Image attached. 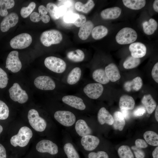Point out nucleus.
Returning a JSON list of instances; mask_svg holds the SVG:
<instances>
[{"instance_id":"obj_26","label":"nucleus","mask_w":158,"mask_h":158,"mask_svg":"<svg viewBox=\"0 0 158 158\" xmlns=\"http://www.w3.org/2000/svg\"><path fill=\"white\" fill-rule=\"evenodd\" d=\"M92 77L95 81L102 85L107 84L110 81L105 73L104 69L102 68L94 70L92 72Z\"/></svg>"},{"instance_id":"obj_10","label":"nucleus","mask_w":158,"mask_h":158,"mask_svg":"<svg viewBox=\"0 0 158 158\" xmlns=\"http://www.w3.org/2000/svg\"><path fill=\"white\" fill-rule=\"evenodd\" d=\"M22 67L18 57V52L17 51H11L6 59V68L12 72L16 73L20 70Z\"/></svg>"},{"instance_id":"obj_12","label":"nucleus","mask_w":158,"mask_h":158,"mask_svg":"<svg viewBox=\"0 0 158 158\" xmlns=\"http://www.w3.org/2000/svg\"><path fill=\"white\" fill-rule=\"evenodd\" d=\"M61 100L65 104L76 109L83 111L86 108L83 100L77 96L65 95L62 97Z\"/></svg>"},{"instance_id":"obj_13","label":"nucleus","mask_w":158,"mask_h":158,"mask_svg":"<svg viewBox=\"0 0 158 158\" xmlns=\"http://www.w3.org/2000/svg\"><path fill=\"white\" fill-rule=\"evenodd\" d=\"M37 150L40 153H47L51 155L56 154L58 152L57 145L52 141L47 140L40 141L36 145Z\"/></svg>"},{"instance_id":"obj_29","label":"nucleus","mask_w":158,"mask_h":158,"mask_svg":"<svg viewBox=\"0 0 158 158\" xmlns=\"http://www.w3.org/2000/svg\"><path fill=\"white\" fill-rule=\"evenodd\" d=\"M66 56L69 60L72 62H80L83 61L85 55L82 50L77 49L68 52Z\"/></svg>"},{"instance_id":"obj_50","label":"nucleus","mask_w":158,"mask_h":158,"mask_svg":"<svg viewBox=\"0 0 158 158\" xmlns=\"http://www.w3.org/2000/svg\"><path fill=\"white\" fill-rule=\"evenodd\" d=\"M67 11V8L65 6H61L58 7V13L60 17L64 15Z\"/></svg>"},{"instance_id":"obj_49","label":"nucleus","mask_w":158,"mask_h":158,"mask_svg":"<svg viewBox=\"0 0 158 158\" xmlns=\"http://www.w3.org/2000/svg\"><path fill=\"white\" fill-rule=\"evenodd\" d=\"M135 146L139 148H145L147 147L148 145L146 142L144 140L138 139L135 142Z\"/></svg>"},{"instance_id":"obj_35","label":"nucleus","mask_w":158,"mask_h":158,"mask_svg":"<svg viewBox=\"0 0 158 158\" xmlns=\"http://www.w3.org/2000/svg\"><path fill=\"white\" fill-rule=\"evenodd\" d=\"M63 150L68 158H80L79 154L71 143H66L63 146Z\"/></svg>"},{"instance_id":"obj_45","label":"nucleus","mask_w":158,"mask_h":158,"mask_svg":"<svg viewBox=\"0 0 158 158\" xmlns=\"http://www.w3.org/2000/svg\"><path fill=\"white\" fill-rule=\"evenodd\" d=\"M146 112L145 108L140 106L137 107L133 111V114L135 117H139L143 116Z\"/></svg>"},{"instance_id":"obj_46","label":"nucleus","mask_w":158,"mask_h":158,"mask_svg":"<svg viewBox=\"0 0 158 158\" xmlns=\"http://www.w3.org/2000/svg\"><path fill=\"white\" fill-rule=\"evenodd\" d=\"M86 18L85 16L83 15H79L78 18L73 23L78 27H80L86 22Z\"/></svg>"},{"instance_id":"obj_20","label":"nucleus","mask_w":158,"mask_h":158,"mask_svg":"<svg viewBox=\"0 0 158 158\" xmlns=\"http://www.w3.org/2000/svg\"><path fill=\"white\" fill-rule=\"evenodd\" d=\"M75 129L78 134L81 137L90 135L92 133L91 129L86 121L82 119H80L76 122Z\"/></svg>"},{"instance_id":"obj_53","label":"nucleus","mask_w":158,"mask_h":158,"mask_svg":"<svg viewBox=\"0 0 158 158\" xmlns=\"http://www.w3.org/2000/svg\"><path fill=\"white\" fill-rule=\"evenodd\" d=\"M121 112L124 118L126 120L129 119L130 117V113L129 110L125 109H121Z\"/></svg>"},{"instance_id":"obj_28","label":"nucleus","mask_w":158,"mask_h":158,"mask_svg":"<svg viewBox=\"0 0 158 158\" xmlns=\"http://www.w3.org/2000/svg\"><path fill=\"white\" fill-rule=\"evenodd\" d=\"M143 30L146 35L152 34L157 30L158 24L157 22L153 18H150L148 21H145L142 24Z\"/></svg>"},{"instance_id":"obj_39","label":"nucleus","mask_w":158,"mask_h":158,"mask_svg":"<svg viewBox=\"0 0 158 158\" xmlns=\"http://www.w3.org/2000/svg\"><path fill=\"white\" fill-rule=\"evenodd\" d=\"M36 6L35 3L32 2L27 7H22L20 12L21 16L24 18H27L35 9Z\"/></svg>"},{"instance_id":"obj_25","label":"nucleus","mask_w":158,"mask_h":158,"mask_svg":"<svg viewBox=\"0 0 158 158\" xmlns=\"http://www.w3.org/2000/svg\"><path fill=\"white\" fill-rule=\"evenodd\" d=\"M141 102L149 114L152 113L157 106L156 102L150 94L144 95L142 99Z\"/></svg>"},{"instance_id":"obj_2","label":"nucleus","mask_w":158,"mask_h":158,"mask_svg":"<svg viewBox=\"0 0 158 158\" xmlns=\"http://www.w3.org/2000/svg\"><path fill=\"white\" fill-rule=\"evenodd\" d=\"M44 63L45 66L48 69L57 74H63L66 69V62L60 58L49 56L45 58Z\"/></svg>"},{"instance_id":"obj_24","label":"nucleus","mask_w":158,"mask_h":158,"mask_svg":"<svg viewBox=\"0 0 158 158\" xmlns=\"http://www.w3.org/2000/svg\"><path fill=\"white\" fill-rule=\"evenodd\" d=\"M93 23L89 20L81 26L79 29L78 35L79 37L83 40H86L89 37L94 28Z\"/></svg>"},{"instance_id":"obj_21","label":"nucleus","mask_w":158,"mask_h":158,"mask_svg":"<svg viewBox=\"0 0 158 158\" xmlns=\"http://www.w3.org/2000/svg\"><path fill=\"white\" fill-rule=\"evenodd\" d=\"M121 11V9L118 7L107 8L101 11L100 15L104 19H115L120 16Z\"/></svg>"},{"instance_id":"obj_51","label":"nucleus","mask_w":158,"mask_h":158,"mask_svg":"<svg viewBox=\"0 0 158 158\" xmlns=\"http://www.w3.org/2000/svg\"><path fill=\"white\" fill-rule=\"evenodd\" d=\"M38 11L39 13L42 15H46L48 12L47 8L42 5L39 7Z\"/></svg>"},{"instance_id":"obj_30","label":"nucleus","mask_w":158,"mask_h":158,"mask_svg":"<svg viewBox=\"0 0 158 158\" xmlns=\"http://www.w3.org/2000/svg\"><path fill=\"white\" fill-rule=\"evenodd\" d=\"M124 5L127 7L134 10H138L145 6L146 1L145 0H123Z\"/></svg>"},{"instance_id":"obj_22","label":"nucleus","mask_w":158,"mask_h":158,"mask_svg":"<svg viewBox=\"0 0 158 158\" xmlns=\"http://www.w3.org/2000/svg\"><path fill=\"white\" fill-rule=\"evenodd\" d=\"M143 82L141 78L137 76L133 79L132 80L128 81L125 83L124 87L127 92L132 91H138L142 87Z\"/></svg>"},{"instance_id":"obj_52","label":"nucleus","mask_w":158,"mask_h":158,"mask_svg":"<svg viewBox=\"0 0 158 158\" xmlns=\"http://www.w3.org/2000/svg\"><path fill=\"white\" fill-rule=\"evenodd\" d=\"M6 149L0 143V158H6Z\"/></svg>"},{"instance_id":"obj_3","label":"nucleus","mask_w":158,"mask_h":158,"mask_svg":"<svg viewBox=\"0 0 158 158\" xmlns=\"http://www.w3.org/2000/svg\"><path fill=\"white\" fill-rule=\"evenodd\" d=\"M61 33L55 29H51L43 32L40 37V40L44 46L48 47L52 44H59L62 40Z\"/></svg>"},{"instance_id":"obj_11","label":"nucleus","mask_w":158,"mask_h":158,"mask_svg":"<svg viewBox=\"0 0 158 158\" xmlns=\"http://www.w3.org/2000/svg\"><path fill=\"white\" fill-rule=\"evenodd\" d=\"M34 84L37 88L43 90H51L56 88L55 81L50 77L42 75L36 78L34 81Z\"/></svg>"},{"instance_id":"obj_43","label":"nucleus","mask_w":158,"mask_h":158,"mask_svg":"<svg viewBox=\"0 0 158 158\" xmlns=\"http://www.w3.org/2000/svg\"><path fill=\"white\" fill-rule=\"evenodd\" d=\"M88 158H109L108 154L105 152L100 151L97 152H92L88 155Z\"/></svg>"},{"instance_id":"obj_1","label":"nucleus","mask_w":158,"mask_h":158,"mask_svg":"<svg viewBox=\"0 0 158 158\" xmlns=\"http://www.w3.org/2000/svg\"><path fill=\"white\" fill-rule=\"evenodd\" d=\"M33 134L31 129L27 126L22 127L18 134L13 136L10 139V142L14 147L18 146L21 147L26 146L28 143Z\"/></svg>"},{"instance_id":"obj_4","label":"nucleus","mask_w":158,"mask_h":158,"mask_svg":"<svg viewBox=\"0 0 158 158\" xmlns=\"http://www.w3.org/2000/svg\"><path fill=\"white\" fill-rule=\"evenodd\" d=\"M137 37V34L135 30L130 28L125 27L119 31L115 38L118 44H126L133 43Z\"/></svg>"},{"instance_id":"obj_5","label":"nucleus","mask_w":158,"mask_h":158,"mask_svg":"<svg viewBox=\"0 0 158 158\" xmlns=\"http://www.w3.org/2000/svg\"><path fill=\"white\" fill-rule=\"evenodd\" d=\"M28 117L29 124L35 130L41 132L44 131L47 126V122L45 119L40 116L38 111L32 109L28 112Z\"/></svg>"},{"instance_id":"obj_17","label":"nucleus","mask_w":158,"mask_h":158,"mask_svg":"<svg viewBox=\"0 0 158 158\" xmlns=\"http://www.w3.org/2000/svg\"><path fill=\"white\" fill-rule=\"evenodd\" d=\"M104 71L109 81L112 82H115L121 78L119 69L116 65L114 63H111L106 66Z\"/></svg>"},{"instance_id":"obj_56","label":"nucleus","mask_w":158,"mask_h":158,"mask_svg":"<svg viewBox=\"0 0 158 158\" xmlns=\"http://www.w3.org/2000/svg\"><path fill=\"white\" fill-rule=\"evenodd\" d=\"M153 8L155 11L158 12V0H155L153 4Z\"/></svg>"},{"instance_id":"obj_55","label":"nucleus","mask_w":158,"mask_h":158,"mask_svg":"<svg viewBox=\"0 0 158 158\" xmlns=\"http://www.w3.org/2000/svg\"><path fill=\"white\" fill-rule=\"evenodd\" d=\"M50 20V17L48 15H44L42 21L43 23H46L49 22Z\"/></svg>"},{"instance_id":"obj_57","label":"nucleus","mask_w":158,"mask_h":158,"mask_svg":"<svg viewBox=\"0 0 158 158\" xmlns=\"http://www.w3.org/2000/svg\"><path fill=\"white\" fill-rule=\"evenodd\" d=\"M155 116L157 122L158 121V106L157 105L155 109Z\"/></svg>"},{"instance_id":"obj_54","label":"nucleus","mask_w":158,"mask_h":158,"mask_svg":"<svg viewBox=\"0 0 158 158\" xmlns=\"http://www.w3.org/2000/svg\"><path fill=\"white\" fill-rule=\"evenodd\" d=\"M153 158H158V147H157L153 151L152 153Z\"/></svg>"},{"instance_id":"obj_32","label":"nucleus","mask_w":158,"mask_h":158,"mask_svg":"<svg viewBox=\"0 0 158 158\" xmlns=\"http://www.w3.org/2000/svg\"><path fill=\"white\" fill-rule=\"evenodd\" d=\"M143 137L146 142L149 145L153 146L158 145V135L155 132L146 131L144 133Z\"/></svg>"},{"instance_id":"obj_44","label":"nucleus","mask_w":158,"mask_h":158,"mask_svg":"<svg viewBox=\"0 0 158 158\" xmlns=\"http://www.w3.org/2000/svg\"><path fill=\"white\" fill-rule=\"evenodd\" d=\"M133 151L135 157L136 158H144L145 156L144 152L141 149L138 148L135 146H133L131 147Z\"/></svg>"},{"instance_id":"obj_14","label":"nucleus","mask_w":158,"mask_h":158,"mask_svg":"<svg viewBox=\"0 0 158 158\" xmlns=\"http://www.w3.org/2000/svg\"><path fill=\"white\" fill-rule=\"evenodd\" d=\"M18 16L15 13L12 12L7 15L1 22V30L4 32L7 31L10 28L16 25L18 22Z\"/></svg>"},{"instance_id":"obj_15","label":"nucleus","mask_w":158,"mask_h":158,"mask_svg":"<svg viewBox=\"0 0 158 158\" xmlns=\"http://www.w3.org/2000/svg\"><path fill=\"white\" fill-rule=\"evenodd\" d=\"M80 141L84 149L87 151L95 150L98 146L100 142L98 137L91 135L82 137Z\"/></svg>"},{"instance_id":"obj_40","label":"nucleus","mask_w":158,"mask_h":158,"mask_svg":"<svg viewBox=\"0 0 158 158\" xmlns=\"http://www.w3.org/2000/svg\"><path fill=\"white\" fill-rule=\"evenodd\" d=\"M9 110L7 105L0 100V120H5L8 116Z\"/></svg>"},{"instance_id":"obj_41","label":"nucleus","mask_w":158,"mask_h":158,"mask_svg":"<svg viewBox=\"0 0 158 158\" xmlns=\"http://www.w3.org/2000/svg\"><path fill=\"white\" fill-rule=\"evenodd\" d=\"M79 15L73 13H68L64 15L63 19L66 23H73L78 18Z\"/></svg>"},{"instance_id":"obj_18","label":"nucleus","mask_w":158,"mask_h":158,"mask_svg":"<svg viewBox=\"0 0 158 158\" xmlns=\"http://www.w3.org/2000/svg\"><path fill=\"white\" fill-rule=\"evenodd\" d=\"M82 75V70L80 67H76L74 68L67 75L66 79V83L71 85L76 84L80 79Z\"/></svg>"},{"instance_id":"obj_33","label":"nucleus","mask_w":158,"mask_h":158,"mask_svg":"<svg viewBox=\"0 0 158 158\" xmlns=\"http://www.w3.org/2000/svg\"><path fill=\"white\" fill-rule=\"evenodd\" d=\"M95 5V4L93 0H89L85 4L80 1L77 2L75 4V8L78 11L87 13L93 8Z\"/></svg>"},{"instance_id":"obj_9","label":"nucleus","mask_w":158,"mask_h":158,"mask_svg":"<svg viewBox=\"0 0 158 158\" xmlns=\"http://www.w3.org/2000/svg\"><path fill=\"white\" fill-rule=\"evenodd\" d=\"M8 91L10 98L15 102L23 104L27 102L28 99V95L25 91L22 89L17 83H14Z\"/></svg>"},{"instance_id":"obj_42","label":"nucleus","mask_w":158,"mask_h":158,"mask_svg":"<svg viewBox=\"0 0 158 158\" xmlns=\"http://www.w3.org/2000/svg\"><path fill=\"white\" fill-rule=\"evenodd\" d=\"M8 78L6 72L0 68V88L5 87L8 83Z\"/></svg>"},{"instance_id":"obj_16","label":"nucleus","mask_w":158,"mask_h":158,"mask_svg":"<svg viewBox=\"0 0 158 158\" xmlns=\"http://www.w3.org/2000/svg\"><path fill=\"white\" fill-rule=\"evenodd\" d=\"M129 49L132 56L139 59L144 56L147 51L145 46L140 42L131 43L129 46Z\"/></svg>"},{"instance_id":"obj_48","label":"nucleus","mask_w":158,"mask_h":158,"mask_svg":"<svg viewBox=\"0 0 158 158\" xmlns=\"http://www.w3.org/2000/svg\"><path fill=\"white\" fill-rule=\"evenodd\" d=\"M151 75L154 80L158 83V63H156L154 65L151 72Z\"/></svg>"},{"instance_id":"obj_7","label":"nucleus","mask_w":158,"mask_h":158,"mask_svg":"<svg viewBox=\"0 0 158 158\" xmlns=\"http://www.w3.org/2000/svg\"><path fill=\"white\" fill-rule=\"evenodd\" d=\"M32 41L31 36L27 33L20 34L13 38L10 41L11 47L14 49H22L29 47Z\"/></svg>"},{"instance_id":"obj_34","label":"nucleus","mask_w":158,"mask_h":158,"mask_svg":"<svg viewBox=\"0 0 158 158\" xmlns=\"http://www.w3.org/2000/svg\"><path fill=\"white\" fill-rule=\"evenodd\" d=\"M15 5L13 0H0V15L6 16L8 14L7 10L13 7Z\"/></svg>"},{"instance_id":"obj_19","label":"nucleus","mask_w":158,"mask_h":158,"mask_svg":"<svg viewBox=\"0 0 158 158\" xmlns=\"http://www.w3.org/2000/svg\"><path fill=\"white\" fill-rule=\"evenodd\" d=\"M97 117L98 121L101 125L106 123L111 125L113 124L114 120L112 116L104 107H102L99 109Z\"/></svg>"},{"instance_id":"obj_38","label":"nucleus","mask_w":158,"mask_h":158,"mask_svg":"<svg viewBox=\"0 0 158 158\" xmlns=\"http://www.w3.org/2000/svg\"><path fill=\"white\" fill-rule=\"evenodd\" d=\"M46 8L51 18L54 20H57L60 17L58 13V7L55 4L49 3L46 6Z\"/></svg>"},{"instance_id":"obj_36","label":"nucleus","mask_w":158,"mask_h":158,"mask_svg":"<svg viewBox=\"0 0 158 158\" xmlns=\"http://www.w3.org/2000/svg\"><path fill=\"white\" fill-rule=\"evenodd\" d=\"M140 59L132 56L128 57L123 63V66L126 69H130L136 68L140 63Z\"/></svg>"},{"instance_id":"obj_31","label":"nucleus","mask_w":158,"mask_h":158,"mask_svg":"<svg viewBox=\"0 0 158 158\" xmlns=\"http://www.w3.org/2000/svg\"><path fill=\"white\" fill-rule=\"evenodd\" d=\"M108 29L105 26L99 25L93 28L91 32L92 37L95 40L100 39L108 34Z\"/></svg>"},{"instance_id":"obj_8","label":"nucleus","mask_w":158,"mask_h":158,"mask_svg":"<svg viewBox=\"0 0 158 158\" xmlns=\"http://www.w3.org/2000/svg\"><path fill=\"white\" fill-rule=\"evenodd\" d=\"M103 85L97 83H91L86 84L83 88L84 94L89 98L96 99L102 95L104 91Z\"/></svg>"},{"instance_id":"obj_23","label":"nucleus","mask_w":158,"mask_h":158,"mask_svg":"<svg viewBox=\"0 0 158 158\" xmlns=\"http://www.w3.org/2000/svg\"><path fill=\"white\" fill-rule=\"evenodd\" d=\"M135 103L132 97L127 95H123L120 97L119 106L121 110H132L134 107Z\"/></svg>"},{"instance_id":"obj_47","label":"nucleus","mask_w":158,"mask_h":158,"mask_svg":"<svg viewBox=\"0 0 158 158\" xmlns=\"http://www.w3.org/2000/svg\"><path fill=\"white\" fill-rule=\"evenodd\" d=\"M43 16V15H42L37 12H34L31 14L30 19L33 22H38L41 20H42Z\"/></svg>"},{"instance_id":"obj_6","label":"nucleus","mask_w":158,"mask_h":158,"mask_svg":"<svg viewBox=\"0 0 158 158\" xmlns=\"http://www.w3.org/2000/svg\"><path fill=\"white\" fill-rule=\"evenodd\" d=\"M55 119L60 124L65 126L69 127L73 125L76 120L75 114L67 110H58L54 114Z\"/></svg>"},{"instance_id":"obj_58","label":"nucleus","mask_w":158,"mask_h":158,"mask_svg":"<svg viewBox=\"0 0 158 158\" xmlns=\"http://www.w3.org/2000/svg\"><path fill=\"white\" fill-rule=\"evenodd\" d=\"M3 130V128L2 126L0 125V135Z\"/></svg>"},{"instance_id":"obj_27","label":"nucleus","mask_w":158,"mask_h":158,"mask_svg":"<svg viewBox=\"0 0 158 158\" xmlns=\"http://www.w3.org/2000/svg\"><path fill=\"white\" fill-rule=\"evenodd\" d=\"M113 127L115 130L122 131L125 125V119L121 112L116 111L113 114Z\"/></svg>"},{"instance_id":"obj_37","label":"nucleus","mask_w":158,"mask_h":158,"mask_svg":"<svg viewBox=\"0 0 158 158\" xmlns=\"http://www.w3.org/2000/svg\"><path fill=\"white\" fill-rule=\"evenodd\" d=\"M118 153L120 158H134L130 147L127 145H122L119 147Z\"/></svg>"}]
</instances>
